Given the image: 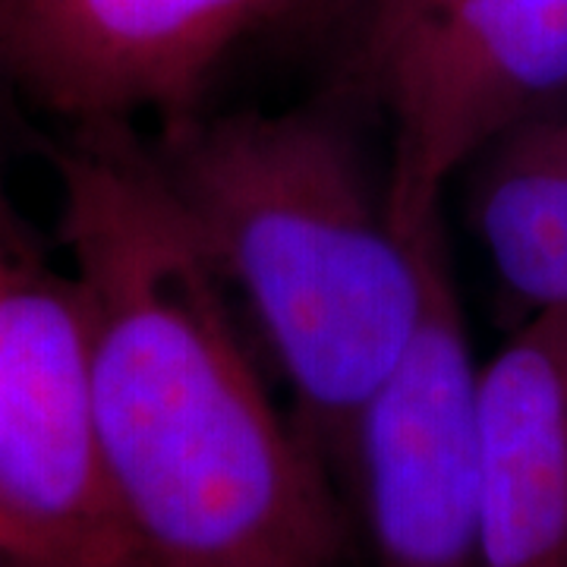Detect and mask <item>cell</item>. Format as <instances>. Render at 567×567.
Segmentation results:
<instances>
[{
    "instance_id": "1",
    "label": "cell",
    "mask_w": 567,
    "mask_h": 567,
    "mask_svg": "<svg viewBox=\"0 0 567 567\" xmlns=\"http://www.w3.org/2000/svg\"><path fill=\"white\" fill-rule=\"evenodd\" d=\"M51 164L95 447L145 567L341 565L331 473L275 404L148 136L66 130Z\"/></svg>"
},
{
    "instance_id": "2",
    "label": "cell",
    "mask_w": 567,
    "mask_h": 567,
    "mask_svg": "<svg viewBox=\"0 0 567 567\" xmlns=\"http://www.w3.org/2000/svg\"><path fill=\"white\" fill-rule=\"evenodd\" d=\"M148 148L230 303L244 306L328 473L347 470L369 401L401 365L445 262L442 215L406 237L385 167L341 92L281 111H196Z\"/></svg>"
},
{
    "instance_id": "3",
    "label": "cell",
    "mask_w": 567,
    "mask_h": 567,
    "mask_svg": "<svg viewBox=\"0 0 567 567\" xmlns=\"http://www.w3.org/2000/svg\"><path fill=\"white\" fill-rule=\"evenodd\" d=\"M338 85L385 130L388 205L406 237L442 215L464 164L567 89V0H328Z\"/></svg>"
},
{
    "instance_id": "4",
    "label": "cell",
    "mask_w": 567,
    "mask_h": 567,
    "mask_svg": "<svg viewBox=\"0 0 567 567\" xmlns=\"http://www.w3.org/2000/svg\"><path fill=\"white\" fill-rule=\"evenodd\" d=\"M0 511L48 567H145L104 483L73 271L0 181Z\"/></svg>"
},
{
    "instance_id": "5",
    "label": "cell",
    "mask_w": 567,
    "mask_h": 567,
    "mask_svg": "<svg viewBox=\"0 0 567 567\" xmlns=\"http://www.w3.org/2000/svg\"><path fill=\"white\" fill-rule=\"evenodd\" d=\"M312 0H0V89L63 130L203 111L237 48Z\"/></svg>"
},
{
    "instance_id": "6",
    "label": "cell",
    "mask_w": 567,
    "mask_h": 567,
    "mask_svg": "<svg viewBox=\"0 0 567 567\" xmlns=\"http://www.w3.org/2000/svg\"><path fill=\"white\" fill-rule=\"evenodd\" d=\"M476 406L480 365L445 256L413 347L353 435L372 567H483Z\"/></svg>"
},
{
    "instance_id": "7",
    "label": "cell",
    "mask_w": 567,
    "mask_h": 567,
    "mask_svg": "<svg viewBox=\"0 0 567 567\" xmlns=\"http://www.w3.org/2000/svg\"><path fill=\"white\" fill-rule=\"evenodd\" d=\"M483 567H567V309L480 365Z\"/></svg>"
},
{
    "instance_id": "8",
    "label": "cell",
    "mask_w": 567,
    "mask_h": 567,
    "mask_svg": "<svg viewBox=\"0 0 567 567\" xmlns=\"http://www.w3.org/2000/svg\"><path fill=\"white\" fill-rule=\"evenodd\" d=\"M457 177L466 224L524 322L567 309V89L502 126Z\"/></svg>"
},
{
    "instance_id": "9",
    "label": "cell",
    "mask_w": 567,
    "mask_h": 567,
    "mask_svg": "<svg viewBox=\"0 0 567 567\" xmlns=\"http://www.w3.org/2000/svg\"><path fill=\"white\" fill-rule=\"evenodd\" d=\"M0 558H13V561H29V565H44L39 546L29 539V533L20 529L3 511H0ZM48 567V565H44Z\"/></svg>"
},
{
    "instance_id": "10",
    "label": "cell",
    "mask_w": 567,
    "mask_h": 567,
    "mask_svg": "<svg viewBox=\"0 0 567 567\" xmlns=\"http://www.w3.org/2000/svg\"><path fill=\"white\" fill-rule=\"evenodd\" d=\"M0 567H44V565H29V561H13V558H0Z\"/></svg>"
}]
</instances>
